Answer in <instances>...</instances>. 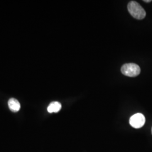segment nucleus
<instances>
[{"label":"nucleus","instance_id":"f03ea898","mask_svg":"<svg viewBox=\"0 0 152 152\" xmlns=\"http://www.w3.org/2000/svg\"><path fill=\"white\" fill-rule=\"evenodd\" d=\"M141 72L140 68L135 63H127L121 67V72L125 76L134 77L138 76Z\"/></svg>","mask_w":152,"mask_h":152},{"label":"nucleus","instance_id":"39448f33","mask_svg":"<svg viewBox=\"0 0 152 152\" xmlns=\"http://www.w3.org/2000/svg\"><path fill=\"white\" fill-rule=\"evenodd\" d=\"M61 108V104L58 102H53L50 104L48 107V111L49 113H57Z\"/></svg>","mask_w":152,"mask_h":152},{"label":"nucleus","instance_id":"7ed1b4c3","mask_svg":"<svg viewBox=\"0 0 152 152\" xmlns=\"http://www.w3.org/2000/svg\"><path fill=\"white\" fill-rule=\"evenodd\" d=\"M145 123V118L141 113H136L131 117L130 124L132 127L135 129H140Z\"/></svg>","mask_w":152,"mask_h":152},{"label":"nucleus","instance_id":"f257e3e1","mask_svg":"<svg viewBox=\"0 0 152 152\" xmlns=\"http://www.w3.org/2000/svg\"><path fill=\"white\" fill-rule=\"evenodd\" d=\"M127 9L131 15L138 20L143 19L146 16V12L138 2L130 1L127 5Z\"/></svg>","mask_w":152,"mask_h":152},{"label":"nucleus","instance_id":"20e7f679","mask_svg":"<svg viewBox=\"0 0 152 152\" xmlns=\"http://www.w3.org/2000/svg\"><path fill=\"white\" fill-rule=\"evenodd\" d=\"M8 105L12 112H18L20 109V104L18 100L14 98H11L8 102Z\"/></svg>","mask_w":152,"mask_h":152},{"label":"nucleus","instance_id":"423d86ee","mask_svg":"<svg viewBox=\"0 0 152 152\" xmlns=\"http://www.w3.org/2000/svg\"><path fill=\"white\" fill-rule=\"evenodd\" d=\"M152 1L151 0H148V1H144V2H151Z\"/></svg>","mask_w":152,"mask_h":152},{"label":"nucleus","instance_id":"0eeeda50","mask_svg":"<svg viewBox=\"0 0 152 152\" xmlns=\"http://www.w3.org/2000/svg\"></svg>","mask_w":152,"mask_h":152}]
</instances>
